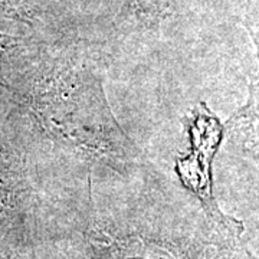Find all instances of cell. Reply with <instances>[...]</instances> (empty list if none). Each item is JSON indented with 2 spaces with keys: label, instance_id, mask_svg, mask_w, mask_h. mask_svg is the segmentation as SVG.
Returning a JSON list of instances; mask_svg holds the SVG:
<instances>
[{
  "label": "cell",
  "instance_id": "cell-6",
  "mask_svg": "<svg viewBox=\"0 0 259 259\" xmlns=\"http://www.w3.org/2000/svg\"><path fill=\"white\" fill-rule=\"evenodd\" d=\"M102 236L93 243L107 259H180L164 243L139 233Z\"/></svg>",
  "mask_w": 259,
  "mask_h": 259
},
{
  "label": "cell",
  "instance_id": "cell-3",
  "mask_svg": "<svg viewBox=\"0 0 259 259\" xmlns=\"http://www.w3.org/2000/svg\"><path fill=\"white\" fill-rule=\"evenodd\" d=\"M30 196L32 186L25 157L18 148L0 140V232L18 221Z\"/></svg>",
  "mask_w": 259,
  "mask_h": 259
},
{
  "label": "cell",
  "instance_id": "cell-1",
  "mask_svg": "<svg viewBox=\"0 0 259 259\" xmlns=\"http://www.w3.org/2000/svg\"><path fill=\"white\" fill-rule=\"evenodd\" d=\"M48 139L93 164L128 177L143 153L114 115L100 62L82 56L45 59L13 98Z\"/></svg>",
  "mask_w": 259,
  "mask_h": 259
},
{
  "label": "cell",
  "instance_id": "cell-4",
  "mask_svg": "<svg viewBox=\"0 0 259 259\" xmlns=\"http://www.w3.org/2000/svg\"><path fill=\"white\" fill-rule=\"evenodd\" d=\"M243 26L255 48L256 69L250 75L246 101L232 114L225 125L226 134L239 144L242 151L259 161V23L248 18L245 19Z\"/></svg>",
  "mask_w": 259,
  "mask_h": 259
},
{
  "label": "cell",
  "instance_id": "cell-2",
  "mask_svg": "<svg viewBox=\"0 0 259 259\" xmlns=\"http://www.w3.org/2000/svg\"><path fill=\"white\" fill-rule=\"evenodd\" d=\"M183 122L189 148L175 158L177 180L197 199L222 239H238L243 231L242 225L222 212L213 192V164L226 136V125L206 102L194 104Z\"/></svg>",
  "mask_w": 259,
  "mask_h": 259
},
{
  "label": "cell",
  "instance_id": "cell-7",
  "mask_svg": "<svg viewBox=\"0 0 259 259\" xmlns=\"http://www.w3.org/2000/svg\"><path fill=\"white\" fill-rule=\"evenodd\" d=\"M131 5L141 18L158 22L175 15L179 0H131Z\"/></svg>",
  "mask_w": 259,
  "mask_h": 259
},
{
  "label": "cell",
  "instance_id": "cell-5",
  "mask_svg": "<svg viewBox=\"0 0 259 259\" xmlns=\"http://www.w3.org/2000/svg\"><path fill=\"white\" fill-rule=\"evenodd\" d=\"M44 62L25 37L0 32V88L15 98Z\"/></svg>",
  "mask_w": 259,
  "mask_h": 259
},
{
  "label": "cell",
  "instance_id": "cell-8",
  "mask_svg": "<svg viewBox=\"0 0 259 259\" xmlns=\"http://www.w3.org/2000/svg\"><path fill=\"white\" fill-rule=\"evenodd\" d=\"M37 8L32 0H0V16L16 20L25 25H33L37 20Z\"/></svg>",
  "mask_w": 259,
  "mask_h": 259
}]
</instances>
